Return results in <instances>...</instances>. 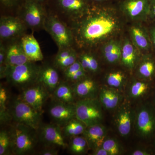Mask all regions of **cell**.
Returning a JSON list of instances; mask_svg holds the SVG:
<instances>
[{"label": "cell", "mask_w": 155, "mask_h": 155, "mask_svg": "<svg viewBox=\"0 0 155 155\" xmlns=\"http://www.w3.org/2000/svg\"><path fill=\"white\" fill-rule=\"evenodd\" d=\"M85 76V71L83 69H81L70 76L68 79L73 82H78L83 79Z\"/></svg>", "instance_id": "40"}, {"label": "cell", "mask_w": 155, "mask_h": 155, "mask_svg": "<svg viewBox=\"0 0 155 155\" xmlns=\"http://www.w3.org/2000/svg\"><path fill=\"white\" fill-rule=\"evenodd\" d=\"M151 153L145 150H136L132 153L133 155H149Z\"/></svg>", "instance_id": "48"}, {"label": "cell", "mask_w": 155, "mask_h": 155, "mask_svg": "<svg viewBox=\"0 0 155 155\" xmlns=\"http://www.w3.org/2000/svg\"><path fill=\"white\" fill-rule=\"evenodd\" d=\"M96 88L95 82L91 79H82L73 87L75 96L83 98L82 99L93 98Z\"/></svg>", "instance_id": "22"}, {"label": "cell", "mask_w": 155, "mask_h": 155, "mask_svg": "<svg viewBox=\"0 0 155 155\" xmlns=\"http://www.w3.org/2000/svg\"><path fill=\"white\" fill-rule=\"evenodd\" d=\"M149 18L155 20V0H150Z\"/></svg>", "instance_id": "43"}, {"label": "cell", "mask_w": 155, "mask_h": 155, "mask_svg": "<svg viewBox=\"0 0 155 155\" xmlns=\"http://www.w3.org/2000/svg\"><path fill=\"white\" fill-rule=\"evenodd\" d=\"M90 72H95L97 71L98 69V64L96 59L90 55Z\"/></svg>", "instance_id": "42"}, {"label": "cell", "mask_w": 155, "mask_h": 155, "mask_svg": "<svg viewBox=\"0 0 155 155\" xmlns=\"http://www.w3.org/2000/svg\"><path fill=\"white\" fill-rule=\"evenodd\" d=\"M149 88V84L147 82L136 81L130 87V94L134 97H140L148 91Z\"/></svg>", "instance_id": "30"}, {"label": "cell", "mask_w": 155, "mask_h": 155, "mask_svg": "<svg viewBox=\"0 0 155 155\" xmlns=\"http://www.w3.org/2000/svg\"><path fill=\"white\" fill-rule=\"evenodd\" d=\"M35 1L43 5H44L47 2L48 0H35Z\"/></svg>", "instance_id": "49"}, {"label": "cell", "mask_w": 155, "mask_h": 155, "mask_svg": "<svg viewBox=\"0 0 155 155\" xmlns=\"http://www.w3.org/2000/svg\"><path fill=\"white\" fill-rule=\"evenodd\" d=\"M125 78L124 74L120 71L111 72L107 76V83L110 86L120 87L122 85Z\"/></svg>", "instance_id": "31"}, {"label": "cell", "mask_w": 155, "mask_h": 155, "mask_svg": "<svg viewBox=\"0 0 155 155\" xmlns=\"http://www.w3.org/2000/svg\"><path fill=\"white\" fill-rule=\"evenodd\" d=\"M75 117L86 127L100 124L103 119L101 104L94 98L84 99L75 103Z\"/></svg>", "instance_id": "5"}, {"label": "cell", "mask_w": 155, "mask_h": 155, "mask_svg": "<svg viewBox=\"0 0 155 155\" xmlns=\"http://www.w3.org/2000/svg\"><path fill=\"white\" fill-rule=\"evenodd\" d=\"M83 69L86 71H91L90 60V55L83 54L80 57L79 60Z\"/></svg>", "instance_id": "39"}, {"label": "cell", "mask_w": 155, "mask_h": 155, "mask_svg": "<svg viewBox=\"0 0 155 155\" xmlns=\"http://www.w3.org/2000/svg\"><path fill=\"white\" fill-rule=\"evenodd\" d=\"M8 94L5 88L1 87L0 88V119L1 123L8 122L11 119L9 109L7 107Z\"/></svg>", "instance_id": "28"}, {"label": "cell", "mask_w": 155, "mask_h": 155, "mask_svg": "<svg viewBox=\"0 0 155 155\" xmlns=\"http://www.w3.org/2000/svg\"><path fill=\"white\" fill-rule=\"evenodd\" d=\"M119 42L117 41L112 40L106 43L103 48V54L105 58L113 51Z\"/></svg>", "instance_id": "38"}, {"label": "cell", "mask_w": 155, "mask_h": 155, "mask_svg": "<svg viewBox=\"0 0 155 155\" xmlns=\"http://www.w3.org/2000/svg\"><path fill=\"white\" fill-rule=\"evenodd\" d=\"M150 0H124L120 3V10L133 20H144L149 18Z\"/></svg>", "instance_id": "10"}, {"label": "cell", "mask_w": 155, "mask_h": 155, "mask_svg": "<svg viewBox=\"0 0 155 155\" xmlns=\"http://www.w3.org/2000/svg\"><path fill=\"white\" fill-rule=\"evenodd\" d=\"M39 154L42 155H57L58 154V151L57 150L53 147L43 150L39 153Z\"/></svg>", "instance_id": "44"}, {"label": "cell", "mask_w": 155, "mask_h": 155, "mask_svg": "<svg viewBox=\"0 0 155 155\" xmlns=\"http://www.w3.org/2000/svg\"><path fill=\"white\" fill-rule=\"evenodd\" d=\"M41 69L32 62L7 67L5 77L12 85L23 90L37 83Z\"/></svg>", "instance_id": "3"}, {"label": "cell", "mask_w": 155, "mask_h": 155, "mask_svg": "<svg viewBox=\"0 0 155 155\" xmlns=\"http://www.w3.org/2000/svg\"><path fill=\"white\" fill-rule=\"evenodd\" d=\"M78 136L70 138L71 140L68 145L69 151L74 154L84 153L89 148L86 139L84 137Z\"/></svg>", "instance_id": "27"}, {"label": "cell", "mask_w": 155, "mask_h": 155, "mask_svg": "<svg viewBox=\"0 0 155 155\" xmlns=\"http://www.w3.org/2000/svg\"><path fill=\"white\" fill-rule=\"evenodd\" d=\"M132 112L127 105H123L120 108L116 118V124L119 133L122 136L128 135L132 125Z\"/></svg>", "instance_id": "20"}, {"label": "cell", "mask_w": 155, "mask_h": 155, "mask_svg": "<svg viewBox=\"0 0 155 155\" xmlns=\"http://www.w3.org/2000/svg\"></svg>", "instance_id": "50"}, {"label": "cell", "mask_w": 155, "mask_h": 155, "mask_svg": "<svg viewBox=\"0 0 155 155\" xmlns=\"http://www.w3.org/2000/svg\"><path fill=\"white\" fill-rule=\"evenodd\" d=\"M130 35L134 44L143 51L148 52L153 47L149 33L142 26L133 25L130 28Z\"/></svg>", "instance_id": "17"}, {"label": "cell", "mask_w": 155, "mask_h": 155, "mask_svg": "<svg viewBox=\"0 0 155 155\" xmlns=\"http://www.w3.org/2000/svg\"><path fill=\"white\" fill-rule=\"evenodd\" d=\"M31 62L24 53L21 41L14 43L7 49L6 64L7 67L19 66Z\"/></svg>", "instance_id": "18"}, {"label": "cell", "mask_w": 155, "mask_h": 155, "mask_svg": "<svg viewBox=\"0 0 155 155\" xmlns=\"http://www.w3.org/2000/svg\"><path fill=\"white\" fill-rule=\"evenodd\" d=\"M94 155H110L109 153L102 147L96 149Z\"/></svg>", "instance_id": "47"}, {"label": "cell", "mask_w": 155, "mask_h": 155, "mask_svg": "<svg viewBox=\"0 0 155 155\" xmlns=\"http://www.w3.org/2000/svg\"><path fill=\"white\" fill-rule=\"evenodd\" d=\"M26 25L22 19L12 16H3L0 19V37L8 40L22 35Z\"/></svg>", "instance_id": "11"}, {"label": "cell", "mask_w": 155, "mask_h": 155, "mask_svg": "<svg viewBox=\"0 0 155 155\" xmlns=\"http://www.w3.org/2000/svg\"><path fill=\"white\" fill-rule=\"evenodd\" d=\"M83 134L87 141L89 148L95 150L101 147L104 141L105 129L100 124L92 125L86 127Z\"/></svg>", "instance_id": "16"}, {"label": "cell", "mask_w": 155, "mask_h": 155, "mask_svg": "<svg viewBox=\"0 0 155 155\" xmlns=\"http://www.w3.org/2000/svg\"><path fill=\"white\" fill-rule=\"evenodd\" d=\"M11 151L15 155H25L33 150L38 142L36 130L29 126L16 123L8 131Z\"/></svg>", "instance_id": "2"}, {"label": "cell", "mask_w": 155, "mask_h": 155, "mask_svg": "<svg viewBox=\"0 0 155 155\" xmlns=\"http://www.w3.org/2000/svg\"><path fill=\"white\" fill-rule=\"evenodd\" d=\"M101 147L107 150L110 155H117L119 153V145L113 139L105 140Z\"/></svg>", "instance_id": "32"}, {"label": "cell", "mask_w": 155, "mask_h": 155, "mask_svg": "<svg viewBox=\"0 0 155 155\" xmlns=\"http://www.w3.org/2000/svg\"><path fill=\"white\" fill-rule=\"evenodd\" d=\"M138 72L142 77L151 80L155 77V59L147 56L141 62Z\"/></svg>", "instance_id": "26"}, {"label": "cell", "mask_w": 155, "mask_h": 155, "mask_svg": "<svg viewBox=\"0 0 155 155\" xmlns=\"http://www.w3.org/2000/svg\"><path fill=\"white\" fill-rule=\"evenodd\" d=\"M75 52V50L71 47L65 48L59 50V52L56 57L55 63L59 62L65 58H68Z\"/></svg>", "instance_id": "37"}, {"label": "cell", "mask_w": 155, "mask_h": 155, "mask_svg": "<svg viewBox=\"0 0 155 155\" xmlns=\"http://www.w3.org/2000/svg\"><path fill=\"white\" fill-rule=\"evenodd\" d=\"M86 127L83 122L75 118L63 125L61 128L64 136L71 138L83 134Z\"/></svg>", "instance_id": "25"}, {"label": "cell", "mask_w": 155, "mask_h": 155, "mask_svg": "<svg viewBox=\"0 0 155 155\" xmlns=\"http://www.w3.org/2000/svg\"><path fill=\"white\" fill-rule=\"evenodd\" d=\"M51 95L54 101L67 104H75V95L73 87L67 82H60Z\"/></svg>", "instance_id": "21"}, {"label": "cell", "mask_w": 155, "mask_h": 155, "mask_svg": "<svg viewBox=\"0 0 155 155\" xmlns=\"http://www.w3.org/2000/svg\"><path fill=\"white\" fill-rule=\"evenodd\" d=\"M148 32L153 47L155 49V25L150 27Z\"/></svg>", "instance_id": "45"}, {"label": "cell", "mask_w": 155, "mask_h": 155, "mask_svg": "<svg viewBox=\"0 0 155 155\" xmlns=\"http://www.w3.org/2000/svg\"><path fill=\"white\" fill-rule=\"evenodd\" d=\"M49 113L55 124L63 126L75 117V104H67L54 101Z\"/></svg>", "instance_id": "13"}, {"label": "cell", "mask_w": 155, "mask_h": 155, "mask_svg": "<svg viewBox=\"0 0 155 155\" xmlns=\"http://www.w3.org/2000/svg\"><path fill=\"white\" fill-rule=\"evenodd\" d=\"M20 7L25 25L32 28L44 26L47 17L44 5L35 0H23Z\"/></svg>", "instance_id": "7"}, {"label": "cell", "mask_w": 155, "mask_h": 155, "mask_svg": "<svg viewBox=\"0 0 155 155\" xmlns=\"http://www.w3.org/2000/svg\"><path fill=\"white\" fill-rule=\"evenodd\" d=\"M50 93L41 84L37 83L22 90L19 97L37 111L42 113V108Z\"/></svg>", "instance_id": "9"}, {"label": "cell", "mask_w": 155, "mask_h": 155, "mask_svg": "<svg viewBox=\"0 0 155 155\" xmlns=\"http://www.w3.org/2000/svg\"><path fill=\"white\" fill-rule=\"evenodd\" d=\"M40 128L41 138L45 145L63 149L68 147L61 126L57 124H46L41 125Z\"/></svg>", "instance_id": "12"}, {"label": "cell", "mask_w": 155, "mask_h": 155, "mask_svg": "<svg viewBox=\"0 0 155 155\" xmlns=\"http://www.w3.org/2000/svg\"><path fill=\"white\" fill-rule=\"evenodd\" d=\"M7 49L3 44L1 43L0 45V75L1 78L5 77L7 66L6 64L7 57Z\"/></svg>", "instance_id": "34"}, {"label": "cell", "mask_w": 155, "mask_h": 155, "mask_svg": "<svg viewBox=\"0 0 155 155\" xmlns=\"http://www.w3.org/2000/svg\"><path fill=\"white\" fill-rule=\"evenodd\" d=\"M9 110L11 119L16 123L24 124L35 130L41 126L42 113L18 97L13 101Z\"/></svg>", "instance_id": "4"}, {"label": "cell", "mask_w": 155, "mask_h": 155, "mask_svg": "<svg viewBox=\"0 0 155 155\" xmlns=\"http://www.w3.org/2000/svg\"><path fill=\"white\" fill-rule=\"evenodd\" d=\"M122 48L121 43L119 42L116 48L105 59L108 63L110 64H116L119 62V60L121 59L122 56Z\"/></svg>", "instance_id": "33"}, {"label": "cell", "mask_w": 155, "mask_h": 155, "mask_svg": "<svg viewBox=\"0 0 155 155\" xmlns=\"http://www.w3.org/2000/svg\"><path fill=\"white\" fill-rule=\"evenodd\" d=\"M92 5H107L112 0H88Z\"/></svg>", "instance_id": "46"}, {"label": "cell", "mask_w": 155, "mask_h": 155, "mask_svg": "<svg viewBox=\"0 0 155 155\" xmlns=\"http://www.w3.org/2000/svg\"><path fill=\"white\" fill-rule=\"evenodd\" d=\"M43 27L51 35L59 50L71 47L73 40L72 32L56 16H47Z\"/></svg>", "instance_id": "6"}, {"label": "cell", "mask_w": 155, "mask_h": 155, "mask_svg": "<svg viewBox=\"0 0 155 155\" xmlns=\"http://www.w3.org/2000/svg\"><path fill=\"white\" fill-rule=\"evenodd\" d=\"M77 60V54L75 52L68 58H65L64 60L59 61V62H55V64L57 67L64 71L68 67L71 66L73 63H75Z\"/></svg>", "instance_id": "35"}, {"label": "cell", "mask_w": 155, "mask_h": 155, "mask_svg": "<svg viewBox=\"0 0 155 155\" xmlns=\"http://www.w3.org/2000/svg\"><path fill=\"white\" fill-rule=\"evenodd\" d=\"M81 69H83V68L81 66L80 61L77 60L75 63H73L71 66L64 70V75L68 79L70 76Z\"/></svg>", "instance_id": "36"}, {"label": "cell", "mask_w": 155, "mask_h": 155, "mask_svg": "<svg viewBox=\"0 0 155 155\" xmlns=\"http://www.w3.org/2000/svg\"><path fill=\"white\" fill-rule=\"evenodd\" d=\"M12 153L11 138L8 131L1 130L0 132V155Z\"/></svg>", "instance_id": "29"}, {"label": "cell", "mask_w": 155, "mask_h": 155, "mask_svg": "<svg viewBox=\"0 0 155 155\" xmlns=\"http://www.w3.org/2000/svg\"><path fill=\"white\" fill-rule=\"evenodd\" d=\"M23 0H0L2 5L7 8H12L19 5Z\"/></svg>", "instance_id": "41"}, {"label": "cell", "mask_w": 155, "mask_h": 155, "mask_svg": "<svg viewBox=\"0 0 155 155\" xmlns=\"http://www.w3.org/2000/svg\"><path fill=\"white\" fill-rule=\"evenodd\" d=\"M137 132L143 138H152L155 134V107L147 104L141 107L136 118Z\"/></svg>", "instance_id": "8"}, {"label": "cell", "mask_w": 155, "mask_h": 155, "mask_svg": "<svg viewBox=\"0 0 155 155\" xmlns=\"http://www.w3.org/2000/svg\"><path fill=\"white\" fill-rule=\"evenodd\" d=\"M120 96L113 90L102 88L100 93L101 104L105 108L109 110L116 108L120 101Z\"/></svg>", "instance_id": "24"}, {"label": "cell", "mask_w": 155, "mask_h": 155, "mask_svg": "<svg viewBox=\"0 0 155 155\" xmlns=\"http://www.w3.org/2000/svg\"><path fill=\"white\" fill-rule=\"evenodd\" d=\"M117 14L113 7L92 4L76 26L78 42L83 47H92L118 33L122 25Z\"/></svg>", "instance_id": "1"}, {"label": "cell", "mask_w": 155, "mask_h": 155, "mask_svg": "<svg viewBox=\"0 0 155 155\" xmlns=\"http://www.w3.org/2000/svg\"><path fill=\"white\" fill-rule=\"evenodd\" d=\"M58 7L74 18H81L88 12L92 4L88 0H55Z\"/></svg>", "instance_id": "14"}, {"label": "cell", "mask_w": 155, "mask_h": 155, "mask_svg": "<svg viewBox=\"0 0 155 155\" xmlns=\"http://www.w3.org/2000/svg\"><path fill=\"white\" fill-rule=\"evenodd\" d=\"M134 45L130 41L125 40L122 46L121 60L123 65L129 69L134 67L136 60V51Z\"/></svg>", "instance_id": "23"}, {"label": "cell", "mask_w": 155, "mask_h": 155, "mask_svg": "<svg viewBox=\"0 0 155 155\" xmlns=\"http://www.w3.org/2000/svg\"><path fill=\"white\" fill-rule=\"evenodd\" d=\"M38 82L42 84L51 94L60 83L58 72L51 67L41 68Z\"/></svg>", "instance_id": "19"}, {"label": "cell", "mask_w": 155, "mask_h": 155, "mask_svg": "<svg viewBox=\"0 0 155 155\" xmlns=\"http://www.w3.org/2000/svg\"><path fill=\"white\" fill-rule=\"evenodd\" d=\"M24 53L31 62L41 61L44 57L38 42L33 35L22 37L20 41Z\"/></svg>", "instance_id": "15"}]
</instances>
